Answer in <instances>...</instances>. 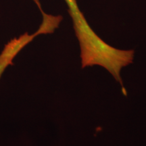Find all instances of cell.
<instances>
[{
  "instance_id": "obj_1",
  "label": "cell",
  "mask_w": 146,
  "mask_h": 146,
  "mask_svg": "<svg viewBox=\"0 0 146 146\" xmlns=\"http://www.w3.org/2000/svg\"><path fill=\"white\" fill-rule=\"evenodd\" d=\"M81 47L82 68L98 65L106 69L120 85V71L133 63L134 50H123L104 41L94 31L78 8L76 0H65Z\"/></svg>"
},
{
  "instance_id": "obj_2",
  "label": "cell",
  "mask_w": 146,
  "mask_h": 146,
  "mask_svg": "<svg viewBox=\"0 0 146 146\" xmlns=\"http://www.w3.org/2000/svg\"><path fill=\"white\" fill-rule=\"evenodd\" d=\"M13 64L8 60L3 59V58H0V78L2 76L3 72H4L5 69L9 65H12Z\"/></svg>"
},
{
  "instance_id": "obj_3",
  "label": "cell",
  "mask_w": 146,
  "mask_h": 146,
  "mask_svg": "<svg viewBox=\"0 0 146 146\" xmlns=\"http://www.w3.org/2000/svg\"><path fill=\"white\" fill-rule=\"evenodd\" d=\"M33 1L34 2L36 3V5H37V7H38V8H39V9L40 10V11H41V12L42 15H43V14H45V12H43V10H42L41 6V3H40V2H39V0H33Z\"/></svg>"
}]
</instances>
